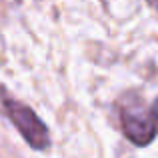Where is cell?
<instances>
[{
	"instance_id": "obj_1",
	"label": "cell",
	"mask_w": 158,
	"mask_h": 158,
	"mask_svg": "<svg viewBox=\"0 0 158 158\" xmlns=\"http://www.w3.org/2000/svg\"><path fill=\"white\" fill-rule=\"evenodd\" d=\"M120 124L126 138L136 146H146L158 134V120L140 98L124 96L120 104Z\"/></svg>"
},
{
	"instance_id": "obj_2",
	"label": "cell",
	"mask_w": 158,
	"mask_h": 158,
	"mask_svg": "<svg viewBox=\"0 0 158 158\" xmlns=\"http://www.w3.org/2000/svg\"><path fill=\"white\" fill-rule=\"evenodd\" d=\"M4 112L10 118V122L16 126V130L22 134V138L36 150H46L50 146V132L46 124L36 116V112L26 104L14 100V98H4L2 100Z\"/></svg>"
},
{
	"instance_id": "obj_3",
	"label": "cell",
	"mask_w": 158,
	"mask_h": 158,
	"mask_svg": "<svg viewBox=\"0 0 158 158\" xmlns=\"http://www.w3.org/2000/svg\"><path fill=\"white\" fill-rule=\"evenodd\" d=\"M152 114L156 116V120H158V98L154 100V104H152Z\"/></svg>"
},
{
	"instance_id": "obj_4",
	"label": "cell",
	"mask_w": 158,
	"mask_h": 158,
	"mask_svg": "<svg viewBox=\"0 0 158 158\" xmlns=\"http://www.w3.org/2000/svg\"><path fill=\"white\" fill-rule=\"evenodd\" d=\"M148 2H150V6L154 8V10L158 12V0H148Z\"/></svg>"
}]
</instances>
